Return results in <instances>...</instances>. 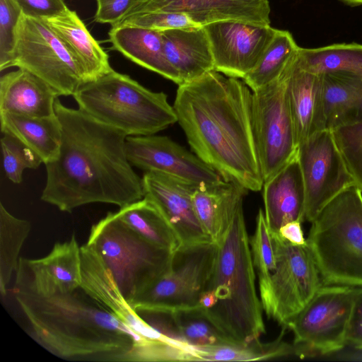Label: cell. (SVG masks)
<instances>
[{"label": "cell", "instance_id": "cell-1", "mask_svg": "<svg viewBox=\"0 0 362 362\" xmlns=\"http://www.w3.org/2000/svg\"><path fill=\"white\" fill-rule=\"evenodd\" d=\"M173 106L195 155L224 181L247 191L262 189L252 91L243 81L209 71L179 85Z\"/></svg>", "mask_w": 362, "mask_h": 362}, {"label": "cell", "instance_id": "cell-2", "mask_svg": "<svg viewBox=\"0 0 362 362\" xmlns=\"http://www.w3.org/2000/svg\"><path fill=\"white\" fill-rule=\"evenodd\" d=\"M55 114L62 126L56 160L45 164L47 180L41 200L61 211L92 203L119 208L144 198L142 177L125 151L127 136L57 98Z\"/></svg>", "mask_w": 362, "mask_h": 362}, {"label": "cell", "instance_id": "cell-3", "mask_svg": "<svg viewBox=\"0 0 362 362\" xmlns=\"http://www.w3.org/2000/svg\"><path fill=\"white\" fill-rule=\"evenodd\" d=\"M29 334L56 356L74 361H142L148 344L81 287L42 297L14 292Z\"/></svg>", "mask_w": 362, "mask_h": 362}, {"label": "cell", "instance_id": "cell-4", "mask_svg": "<svg viewBox=\"0 0 362 362\" xmlns=\"http://www.w3.org/2000/svg\"><path fill=\"white\" fill-rule=\"evenodd\" d=\"M217 245L214 269L206 289L214 292L216 303L204 310L231 341L250 343L259 339L265 333L263 309L256 291L243 204Z\"/></svg>", "mask_w": 362, "mask_h": 362}, {"label": "cell", "instance_id": "cell-5", "mask_svg": "<svg viewBox=\"0 0 362 362\" xmlns=\"http://www.w3.org/2000/svg\"><path fill=\"white\" fill-rule=\"evenodd\" d=\"M73 97L81 111L127 136L155 134L177 122L165 93L115 70L83 84Z\"/></svg>", "mask_w": 362, "mask_h": 362}, {"label": "cell", "instance_id": "cell-6", "mask_svg": "<svg viewBox=\"0 0 362 362\" xmlns=\"http://www.w3.org/2000/svg\"><path fill=\"white\" fill-rule=\"evenodd\" d=\"M307 243L323 284L362 288V192L356 185L319 212Z\"/></svg>", "mask_w": 362, "mask_h": 362}, {"label": "cell", "instance_id": "cell-7", "mask_svg": "<svg viewBox=\"0 0 362 362\" xmlns=\"http://www.w3.org/2000/svg\"><path fill=\"white\" fill-rule=\"evenodd\" d=\"M86 245L110 270L129 305L171 267L173 252L143 238L115 212H109L92 226Z\"/></svg>", "mask_w": 362, "mask_h": 362}, {"label": "cell", "instance_id": "cell-8", "mask_svg": "<svg viewBox=\"0 0 362 362\" xmlns=\"http://www.w3.org/2000/svg\"><path fill=\"white\" fill-rule=\"evenodd\" d=\"M360 288L322 284L286 325L293 334L295 356L326 355L347 345L351 309Z\"/></svg>", "mask_w": 362, "mask_h": 362}, {"label": "cell", "instance_id": "cell-9", "mask_svg": "<svg viewBox=\"0 0 362 362\" xmlns=\"http://www.w3.org/2000/svg\"><path fill=\"white\" fill-rule=\"evenodd\" d=\"M24 69L49 84L59 96L74 95L86 80L63 42L42 18L22 14L8 68Z\"/></svg>", "mask_w": 362, "mask_h": 362}, {"label": "cell", "instance_id": "cell-10", "mask_svg": "<svg viewBox=\"0 0 362 362\" xmlns=\"http://www.w3.org/2000/svg\"><path fill=\"white\" fill-rule=\"evenodd\" d=\"M218 250L214 241L181 245L173 253L170 269L130 304L184 308L199 305L211 277Z\"/></svg>", "mask_w": 362, "mask_h": 362}, {"label": "cell", "instance_id": "cell-11", "mask_svg": "<svg viewBox=\"0 0 362 362\" xmlns=\"http://www.w3.org/2000/svg\"><path fill=\"white\" fill-rule=\"evenodd\" d=\"M286 66L276 79L252 92L254 130L264 182L295 158L298 151L286 96Z\"/></svg>", "mask_w": 362, "mask_h": 362}, {"label": "cell", "instance_id": "cell-12", "mask_svg": "<svg viewBox=\"0 0 362 362\" xmlns=\"http://www.w3.org/2000/svg\"><path fill=\"white\" fill-rule=\"evenodd\" d=\"M276 268L272 276L270 298L264 312L283 327L294 317L323 284L308 245H295L279 233H270Z\"/></svg>", "mask_w": 362, "mask_h": 362}, {"label": "cell", "instance_id": "cell-13", "mask_svg": "<svg viewBox=\"0 0 362 362\" xmlns=\"http://www.w3.org/2000/svg\"><path fill=\"white\" fill-rule=\"evenodd\" d=\"M296 156L305 187V221L311 223L332 199L355 185L329 129L301 142Z\"/></svg>", "mask_w": 362, "mask_h": 362}, {"label": "cell", "instance_id": "cell-14", "mask_svg": "<svg viewBox=\"0 0 362 362\" xmlns=\"http://www.w3.org/2000/svg\"><path fill=\"white\" fill-rule=\"evenodd\" d=\"M209 38L214 70L227 76L243 78L257 64L276 29L236 20L203 26Z\"/></svg>", "mask_w": 362, "mask_h": 362}, {"label": "cell", "instance_id": "cell-15", "mask_svg": "<svg viewBox=\"0 0 362 362\" xmlns=\"http://www.w3.org/2000/svg\"><path fill=\"white\" fill-rule=\"evenodd\" d=\"M14 292L49 297L74 291L82 282L81 247L75 235L56 243L46 256L20 257L15 272Z\"/></svg>", "mask_w": 362, "mask_h": 362}, {"label": "cell", "instance_id": "cell-16", "mask_svg": "<svg viewBox=\"0 0 362 362\" xmlns=\"http://www.w3.org/2000/svg\"><path fill=\"white\" fill-rule=\"evenodd\" d=\"M125 151L131 165L144 172H159L198 185L223 180L197 155L165 136H127Z\"/></svg>", "mask_w": 362, "mask_h": 362}, {"label": "cell", "instance_id": "cell-17", "mask_svg": "<svg viewBox=\"0 0 362 362\" xmlns=\"http://www.w3.org/2000/svg\"><path fill=\"white\" fill-rule=\"evenodd\" d=\"M144 197L153 202L175 231L181 245L213 241L200 223L192 203L198 185L156 171L144 172Z\"/></svg>", "mask_w": 362, "mask_h": 362}, {"label": "cell", "instance_id": "cell-18", "mask_svg": "<svg viewBox=\"0 0 362 362\" xmlns=\"http://www.w3.org/2000/svg\"><path fill=\"white\" fill-rule=\"evenodd\" d=\"M143 11L186 14L201 26L228 20L270 25L268 0H139L129 15Z\"/></svg>", "mask_w": 362, "mask_h": 362}, {"label": "cell", "instance_id": "cell-19", "mask_svg": "<svg viewBox=\"0 0 362 362\" xmlns=\"http://www.w3.org/2000/svg\"><path fill=\"white\" fill-rule=\"evenodd\" d=\"M81 288L113 313L150 346L165 341L132 308L119 291L110 270L98 255L88 245L81 246Z\"/></svg>", "mask_w": 362, "mask_h": 362}, {"label": "cell", "instance_id": "cell-20", "mask_svg": "<svg viewBox=\"0 0 362 362\" xmlns=\"http://www.w3.org/2000/svg\"><path fill=\"white\" fill-rule=\"evenodd\" d=\"M286 71L287 100L298 146L301 142L326 129L322 76L303 69L298 62L297 52Z\"/></svg>", "mask_w": 362, "mask_h": 362}, {"label": "cell", "instance_id": "cell-21", "mask_svg": "<svg viewBox=\"0 0 362 362\" xmlns=\"http://www.w3.org/2000/svg\"><path fill=\"white\" fill-rule=\"evenodd\" d=\"M264 216L270 233L284 224L305 221V193L297 156L263 184Z\"/></svg>", "mask_w": 362, "mask_h": 362}, {"label": "cell", "instance_id": "cell-22", "mask_svg": "<svg viewBox=\"0 0 362 362\" xmlns=\"http://www.w3.org/2000/svg\"><path fill=\"white\" fill-rule=\"evenodd\" d=\"M63 42L80 66L86 83L110 73L112 69L107 53L88 30L75 11L43 18Z\"/></svg>", "mask_w": 362, "mask_h": 362}, {"label": "cell", "instance_id": "cell-23", "mask_svg": "<svg viewBox=\"0 0 362 362\" xmlns=\"http://www.w3.org/2000/svg\"><path fill=\"white\" fill-rule=\"evenodd\" d=\"M58 93L47 82L24 69L0 78V112L30 117L55 115Z\"/></svg>", "mask_w": 362, "mask_h": 362}, {"label": "cell", "instance_id": "cell-24", "mask_svg": "<svg viewBox=\"0 0 362 362\" xmlns=\"http://www.w3.org/2000/svg\"><path fill=\"white\" fill-rule=\"evenodd\" d=\"M160 32L165 57L177 73L180 85L214 70L210 42L203 26Z\"/></svg>", "mask_w": 362, "mask_h": 362}, {"label": "cell", "instance_id": "cell-25", "mask_svg": "<svg viewBox=\"0 0 362 362\" xmlns=\"http://www.w3.org/2000/svg\"><path fill=\"white\" fill-rule=\"evenodd\" d=\"M108 35L112 49L180 85L177 73L165 57L160 31L138 26L117 25L111 27Z\"/></svg>", "mask_w": 362, "mask_h": 362}, {"label": "cell", "instance_id": "cell-26", "mask_svg": "<svg viewBox=\"0 0 362 362\" xmlns=\"http://www.w3.org/2000/svg\"><path fill=\"white\" fill-rule=\"evenodd\" d=\"M248 191L223 180L212 185H202L192 194L196 215L203 228L218 243L227 230L238 207Z\"/></svg>", "mask_w": 362, "mask_h": 362}, {"label": "cell", "instance_id": "cell-27", "mask_svg": "<svg viewBox=\"0 0 362 362\" xmlns=\"http://www.w3.org/2000/svg\"><path fill=\"white\" fill-rule=\"evenodd\" d=\"M321 76L326 129L362 121V76Z\"/></svg>", "mask_w": 362, "mask_h": 362}, {"label": "cell", "instance_id": "cell-28", "mask_svg": "<svg viewBox=\"0 0 362 362\" xmlns=\"http://www.w3.org/2000/svg\"><path fill=\"white\" fill-rule=\"evenodd\" d=\"M1 133L7 132L18 138L33 150L47 164L56 160L62 142V126L55 115L30 117L0 112Z\"/></svg>", "mask_w": 362, "mask_h": 362}, {"label": "cell", "instance_id": "cell-29", "mask_svg": "<svg viewBox=\"0 0 362 362\" xmlns=\"http://www.w3.org/2000/svg\"><path fill=\"white\" fill-rule=\"evenodd\" d=\"M116 216L148 242L174 252L180 241L158 207L146 197L119 208Z\"/></svg>", "mask_w": 362, "mask_h": 362}, {"label": "cell", "instance_id": "cell-30", "mask_svg": "<svg viewBox=\"0 0 362 362\" xmlns=\"http://www.w3.org/2000/svg\"><path fill=\"white\" fill-rule=\"evenodd\" d=\"M297 59L305 70L317 75L362 76V45L338 43L318 48H298Z\"/></svg>", "mask_w": 362, "mask_h": 362}, {"label": "cell", "instance_id": "cell-31", "mask_svg": "<svg viewBox=\"0 0 362 362\" xmlns=\"http://www.w3.org/2000/svg\"><path fill=\"white\" fill-rule=\"evenodd\" d=\"M279 337L269 343L259 339L250 343L227 342L196 347L195 361H251L272 360L295 355L294 346Z\"/></svg>", "mask_w": 362, "mask_h": 362}, {"label": "cell", "instance_id": "cell-32", "mask_svg": "<svg viewBox=\"0 0 362 362\" xmlns=\"http://www.w3.org/2000/svg\"><path fill=\"white\" fill-rule=\"evenodd\" d=\"M298 48L288 31L276 29L261 59L243 81L252 92L268 85L279 76Z\"/></svg>", "mask_w": 362, "mask_h": 362}, {"label": "cell", "instance_id": "cell-33", "mask_svg": "<svg viewBox=\"0 0 362 362\" xmlns=\"http://www.w3.org/2000/svg\"><path fill=\"white\" fill-rule=\"evenodd\" d=\"M31 229L30 223L18 218L0 204V293L4 296L16 272L21 248Z\"/></svg>", "mask_w": 362, "mask_h": 362}, {"label": "cell", "instance_id": "cell-34", "mask_svg": "<svg viewBox=\"0 0 362 362\" xmlns=\"http://www.w3.org/2000/svg\"><path fill=\"white\" fill-rule=\"evenodd\" d=\"M252 264L258 279V286L264 312L269 303L272 276L276 268V259L271 234L268 228L264 213L259 209L256 228L250 239Z\"/></svg>", "mask_w": 362, "mask_h": 362}, {"label": "cell", "instance_id": "cell-35", "mask_svg": "<svg viewBox=\"0 0 362 362\" xmlns=\"http://www.w3.org/2000/svg\"><path fill=\"white\" fill-rule=\"evenodd\" d=\"M184 341L192 347L219 344L231 341L210 319L199 305L174 308Z\"/></svg>", "mask_w": 362, "mask_h": 362}, {"label": "cell", "instance_id": "cell-36", "mask_svg": "<svg viewBox=\"0 0 362 362\" xmlns=\"http://www.w3.org/2000/svg\"><path fill=\"white\" fill-rule=\"evenodd\" d=\"M1 146L5 175L15 184L22 182L25 169H35L43 163L33 150L11 134L2 133Z\"/></svg>", "mask_w": 362, "mask_h": 362}, {"label": "cell", "instance_id": "cell-37", "mask_svg": "<svg viewBox=\"0 0 362 362\" xmlns=\"http://www.w3.org/2000/svg\"><path fill=\"white\" fill-rule=\"evenodd\" d=\"M330 131L354 185L362 192V121Z\"/></svg>", "mask_w": 362, "mask_h": 362}, {"label": "cell", "instance_id": "cell-38", "mask_svg": "<svg viewBox=\"0 0 362 362\" xmlns=\"http://www.w3.org/2000/svg\"><path fill=\"white\" fill-rule=\"evenodd\" d=\"M117 25L138 26L158 31L202 27L186 14L165 11L135 13L126 16L122 21L113 26Z\"/></svg>", "mask_w": 362, "mask_h": 362}, {"label": "cell", "instance_id": "cell-39", "mask_svg": "<svg viewBox=\"0 0 362 362\" xmlns=\"http://www.w3.org/2000/svg\"><path fill=\"white\" fill-rule=\"evenodd\" d=\"M22 11L15 0H0V70L8 64L16 43V32Z\"/></svg>", "mask_w": 362, "mask_h": 362}, {"label": "cell", "instance_id": "cell-40", "mask_svg": "<svg viewBox=\"0 0 362 362\" xmlns=\"http://www.w3.org/2000/svg\"><path fill=\"white\" fill-rule=\"evenodd\" d=\"M139 0H96L97 10L94 21L99 23L115 25L132 11Z\"/></svg>", "mask_w": 362, "mask_h": 362}, {"label": "cell", "instance_id": "cell-41", "mask_svg": "<svg viewBox=\"0 0 362 362\" xmlns=\"http://www.w3.org/2000/svg\"><path fill=\"white\" fill-rule=\"evenodd\" d=\"M26 16L46 18L59 15L69 8L64 0H15Z\"/></svg>", "mask_w": 362, "mask_h": 362}, {"label": "cell", "instance_id": "cell-42", "mask_svg": "<svg viewBox=\"0 0 362 362\" xmlns=\"http://www.w3.org/2000/svg\"><path fill=\"white\" fill-rule=\"evenodd\" d=\"M347 344L362 349V288H360L354 301L349 322Z\"/></svg>", "mask_w": 362, "mask_h": 362}, {"label": "cell", "instance_id": "cell-43", "mask_svg": "<svg viewBox=\"0 0 362 362\" xmlns=\"http://www.w3.org/2000/svg\"><path fill=\"white\" fill-rule=\"evenodd\" d=\"M301 221H293L281 226L279 235L285 240L295 245H304L307 244V239L304 238Z\"/></svg>", "mask_w": 362, "mask_h": 362}, {"label": "cell", "instance_id": "cell-44", "mask_svg": "<svg viewBox=\"0 0 362 362\" xmlns=\"http://www.w3.org/2000/svg\"><path fill=\"white\" fill-rule=\"evenodd\" d=\"M339 1H341V2H343L347 5L351 6H358V5L362 4V0H339Z\"/></svg>", "mask_w": 362, "mask_h": 362}]
</instances>
